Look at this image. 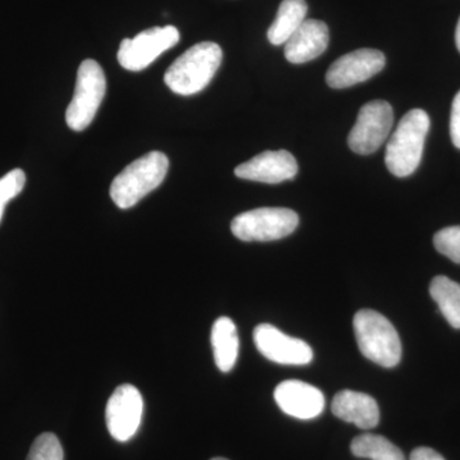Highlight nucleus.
<instances>
[{
  "label": "nucleus",
  "mask_w": 460,
  "mask_h": 460,
  "mask_svg": "<svg viewBox=\"0 0 460 460\" xmlns=\"http://www.w3.org/2000/svg\"><path fill=\"white\" fill-rule=\"evenodd\" d=\"M222 60L223 50L217 42H199L169 66L164 75L165 84L178 95H195L211 83Z\"/></svg>",
  "instance_id": "f257e3e1"
},
{
  "label": "nucleus",
  "mask_w": 460,
  "mask_h": 460,
  "mask_svg": "<svg viewBox=\"0 0 460 460\" xmlns=\"http://www.w3.org/2000/svg\"><path fill=\"white\" fill-rule=\"evenodd\" d=\"M429 124V114L422 109H413L402 118L385 153L386 168L395 177H408L419 168Z\"/></svg>",
  "instance_id": "f03ea898"
},
{
  "label": "nucleus",
  "mask_w": 460,
  "mask_h": 460,
  "mask_svg": "<svg viewBox=\"0 0 460 460\" xmlns=\"http://www.w3.org/2000/svg\"><path fill=\"white\" fill-rule=\"evenodd\" d=\"M169 159L160 151H151L135 160L114 178L111 198L119 208H131L165 180Z\"/></svg>",
  "instance_id": "7ed1b4c3"
},
{
  "label": "nucleus",
  "mask_w": 460,
  "mask_h": 460,
  "mask_svg": "<svg viewBox=\"0 0 460 460\" xmlns=\"http://www.w3.org/2000/svg\"><path fill=\"white\" fill-rule=\"evenodd\" d=\"M354 334L366 358L393 368L402 359V341L394 325L374 310H361L353 319Z\"/></svg>",
  "instance_id": "20e7f679"
},
{
  "label": "nucleus",
  "mask_w": 460,
  "mask_h": 460,
  "mask_svg": "<svg viewBox=\"0 0 460 460\" xmlns=\"http://www.w3.org/2000/svg\"><path fill=\"white\" fill-rule=\"evenodd\" d=\"M107 91V78L96 60L86 59L77 72L74 98L66 111V122L75 132H83L93 123Z\"/></svg>",
  "instance_id": "39448f33"
},
{
  "label": "nucleus",
  "mask_w": 460,
  "mask_h": 460,
  "mask_svg": "<svg viewBox=\"0 0 460 460\" xmlns=\"http://www.w3.org/2000/svg\"><path fill=\"white\" fill-rule=\"evenodd\" d=\"M298 224V214L290 208H261L239 214L230 229L243 242H271L292 234Z\"/></svg>",
  "instance_id": "423d86ee"
},
{
  "label": "nucleus",
  "mask_w": 460,
  "mask_h": 460,
  "mask_svg": "<svg viewBox=\"0 0 460 460\" xmlns=\"http://www.w3.org/2000/svg\"><path fill=\"white\" fill-rule=\"evenodd\" d=\"M393 123L394 111L389 102L374 100L363 105L357 122L348 136L350 150L359 155L376 153L389 137Z\"/></svg>",
  "instance_id": "0eeeda50"
},
{
  "label": "nucleus",
  "mask_w": 460,
  "mask_h": 460,
  "mask_svg": "<svg viewBox=\"0 0 460 460\" xmlns=\"http://www.w3.org/2000/svg\"><path fill=\"white\" fill-rule=\"evenodd\" d=\"M180 31L174 26L153 27L133 39H124L118 50V62L127 71L140 72L166 50L180 42Z\"/></svg>",
  "instance_id": "6e6552de"
},
{
  "label": "nucleus",
  "mask_w": 460,
  "mask_h": 460,
  "mask_svg": "<svg viewBox=\"0 0 460 460\" xmlns=\"http://www.w3.org/2000/svg\"><path fill=\"white\" fill-rule=\"evenodd\" d=\"M144 416V398L137 387L124 384L109 398L105 420L109 434L124 443L131 440L140 429Z\"/></svg>",
  "instance_id": "1a4fd4ad"
},
{
  "label": "nucleus",
  "mask_w": 460,
  "mask_h": 460,
  "mask_svg": "<svg viewBox=\"0 0 460 460\" xmlns=\"http://www.w3.org/2000/svg\"><path fill=\"white\" fill-rule=\"evenodd\" d=\"M256 348L269 361L287 366H305L314 359L310 345L284 334L270 323H261L253 332Z\"/></svg>",
  "instance_id": "9d476101"
},
{
  "label": "nucleus",
  "mask_w": 460,
  "mask_h": 460,
  "mask_svg": "<svg viewBox=\"0 0 460 460\" xmlns=\"http://www.w3.org/2000/svg\"><path fill=\"white\" fill-rule=\"evenodd\" d=\"M385 65L386 58L380 50H354L332 63L326 74V83L332 89H347L370 80L380 74Z\"/></svg>",
  "instance_id": "9b49d317"
},
{
  "label": "nucleus",
  "mask_w": 460,
  "mask_h": 460,
  "mask_svg": "<svg viewBox=\"0 0 460 460\" xmlns=\"http://www.w3.org/2000/svg\"><path fill=\"white\" fill-rule=\"evenodd\" d=\"M234 174L241 180L278 184L293 180L298 174V163L289 151H263L238 165Z\"/></svg>",
  "instance_id": "f8f14e48"
},
{
  "label": "nucleus",
  "mask_w": 460,
  "mask_h": 460,
  "mask_svg": "<svg viewBox=\"0 0 460 460\" xmlns=\"http://www.w3.org/2000/svg\"><path fill=\"white\" fill-rule=\"evenodd\" d=\"M274 398L284 413L298 420L316 419L325 408L321 390L299 380L283 381L275 389Z\"/></svg>",
  "instance_id": "ddd939ff"
},
{
  "label": "nucleus",
  "mask_w": 460,
  "mask_h": 460,
  "mask_svg": "<svg viewBox=\"0 0 460 460\" xmlns=\"http://www.w3.org/2000/svg\"><path fill=\"white\" fill-rule=\"evenodd\" d=\"M329 45V29L325 22L319 20H305L301 27L286 42L288 62L293 65L311 62L316 59Z\"/></svg>",
  "instance_id": "4468645a"
},
{
  "label": "nucleus",
  "mask_w": 460,
  "mask_h": 460,
  "mask_svg": "<svg viewBox=\"0 0 460 460\" xmlns=\"http://www.w3.org/2000/svg\"><path fill=\"white\" fill-rule=\"evenodd\" d=\"M332 411L338 419L362 429H375L380 422L376 401L365 393L341 390L332 399Z\"/></svg>",
  "instance_id": "2eb2a0df"
},
{
  "label": "nucleus",
  "mask_w": 460,
  "mask_h": 460,
  "mask_svg": "<svg viewBox=\"0 0 460 460\" xmlns=\"http://www.w3.org/2000/svg\"><path fill=\"white\" fill-rule=\"evenodd\" d=\"M211 344L217 368L222 372L232 371L238 359L239 337L237 326L229 317L223 316L215 321Z\"/></svg>",
  "instance_id": "dca6fc26"
},
{
  "label": "nucleus",
  "mask_w": 460,
  "mask_h": 460,
  "mask_svg": "<svg viewBox=\"0 0 460 460\" xmlns=\"http://www.w3.org/2000/svg\"><path fill=\"white\" fill-rule=\"evenodd\" d=\"M307 12L305 0H283L277 18L269 29V41L272 45L286 44L290 36L305 22Z\"/></svg>",
  "instance_id": "f3484780"
},
{
  "label": "nucleus",
  "mask_w": 460,
  "mask_h": 460,
  "mask_svg": "<svg viewBox=\"0 0 460 460\" xmlns=\"http://www.w3.org/2000/svg\"><path fill=\"white\" fill-rule=\"evenodd\" d=\"M429 295L447 323L454 329H460V284L438 275L431 281Z\"/></svg>",
  "instance_id": "a211bd4d"
},
{
  "label": "nucleus",
  "mask_w": 460,
  "mask_h": 460,
  "mask_svg": "<svg viewBox=\"0 0 460 460\" xmlns=\"http://www.w3.org/2000/svg\"><path fill=\"white\" fill-rule=\"evenodd\" d=\"M350 450L357 458L371 460H405L404 454L384 436L363 434L357 436L350 444Z\"/></svg>",
  "instance_id": "6ab92c4d"
},
{
  "label": "nucleus",
  "mask_w": 460,
  "mask_h": 460,
  "mask_svg": "<svg viewBox=\"0 0 460 460\" xmlns=\"http://www.w3.org/2000/svg\"><path fill=\"white\" fill-rule=\"evenodd\" d=\"M63 447L58 438L50 432H45L33 441L26 460H63Z\"/></svg>",
  "instance_id": "aec40b11"
},
{
  "label": "nucleus",
  "mask_w": 460,
  "mask_h": 460,
  "mask_svg": "<svg viewBox=\"0 0 460 460\" xmlns=\"http://www.w3.org/2000/svg\"><path fill=\"white\" fill-rule=\"evenodd\" d=\"M26 174L22 169H13L0 178V220L4 214L5 206L14 198H17L25 189Z\"/></svg>",
  "instance_id": "412c9836"
},
{
  "label": "nucleus",
  "mask_w": 460,
  "mask_h": 460,
  "mask_svg": "<svg viewBox=\"0 0 460 460\" xmlns=\"http://www.w3.org/2000/svg\"><path fill=\"white\" fill-rule=\"evenodd\" d=\"M434 244L441 255L460 263V226H449L436 233Z\"/></svg>",
  "instance_id": "4be33fe9"
},
{
  "label": "nucleus",
  "mask_w": 460,
  "mask_h": 460,
  "mask_svg": "<svg viewBox=\"0 0 460 460\" xmlns=\"http://www.w3.org/2000/svg\"><path fill=\"white\" fill-rule=\"evenodd\" d=\"M450 137L454 146L460 148V91L454 98L450 115Z\"/></svg>",
  "instance_id": "5701e85b"
},
{
  "label": "nucleus",
  "mask_w": 460,
  "mask_h": 460,
  "mask_svg": "<svg viewBox=\"0 0 460 460\" xmlns=\"http://www.w3.org/2000/svg\"><path fill=\"white\" fill-rule=\"evenodd\" d=\"M411 460H445L443 456L431 447H417L411 454Z\"/></svg>",
  "instance_id": "b1692460"
},
{
  "label": "nucleus",
  "mask_w": 460,
  "mask_h": 460,
  "mask_svg": "<svg viewBox=\"0 0 460 460\" xmlns=\"http://www.w3.org/2000/svg\"><path fill=\"white\" fill-rule=\"evenodd\" d=\"M456 48H458V50L460 53V18L458 21V25H456Z\"/></svg>",
  "instance_id": "393cba45"
},
{
  "label": "nucleus",
  "mask_w": 460,
  "mask_h": 460,
  "mask_svg": "<svg viewBox=\"0 0 460 460\" xmlns=\"http://www.w3.org/2000/svg\"><path fill=\"white\" fill-rule=\"evenodd\" d=\"M211 460H228V459H226V458H214V459H211Z\"/></svg>",
  "instance_id": "a878e982"
}]
</instances>
